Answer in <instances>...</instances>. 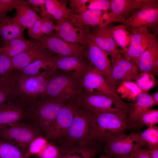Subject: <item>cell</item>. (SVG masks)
I'll list each match as a JSON object with an SVG mask.
<instances>
[{
    "mask_svg": "<svg viewBox=\"0 0 158 158\" xmlns=\"http://www.w3.org/2000/svg\"><path fill=\"white\" fill-rule=\"evenodd\" d=\"M61 144L100 152L103 149L100 130L89 109L80 106Z\"/></svg>",
    "mask_w": 158,
    "mask_h": 158,
    "instance_id": "6da1fadb",
    "label": "cell"
},
{
    "mask_svg": "<svg viewBox=\"0 0 158 158\" xmlns=\"http://www.w3.org/2000/svg\"><path fill=\"white\" fill-rule=\"evenodd\" d=\"M66 102L46 95L42 96L26 106L24 121L35 126L42 135L47 138L51 124Z\"/></svg>",
    "mask_w": 158,
    "mask_h": 158,
    "instance_id": "7a4b0ae2",
    "label": "cell"
},
{
    "mask_svg": "<svg viewBox=\"0 0 158 158\" xmlns=\"http://www.w3.org/2000/svg\"><path fill=\"white\" fill-rule=\"evenodd\" d=\"M83 91L81 78L57 70L47 77L45 95L67 102L76 101Z\"/></svg>",
    "mask_w": 158,
    "mask_h": 158,
    "instance_id": "3957f363",
    "label": "cell"
},
{
    "mask_svg": "<svg viewBox=\"0 0 158 158\" xmlns=\"http://www.w3.org/2000/svg\"><path fill=\"white\" fill-rule=\"evenodd\" d=\"M90 110L100 130L104 145L107 142L125 135L127 131L132 130L127 119L130 110L117 112Z\"/></svg>",
    "mask_w": 158,
    "mask_h": 158,
    "instance_id": "277c9868",
    "label": "cell"
},
{
    "mask_svg": "<svg viewBox=\"0 0 158 158\" xmlns=\"http://www.w3.org/2000/svg\"><path fill=\"white\" fill-rule=\"evenodd\" d=\"M15 72L11 75L18 100L26 106L45 95L47 75L28 76Z\"/></svg>",
    "mask_w": 158,
    "mask_h": 158,
    "instance_id": "5b68a950",
    "label": "cell"
},
{
    "mask_svg": "<svg viewBox=\"0 0 158 158\" xmlns=\"http://www.w3.org/2000/svg\"><path fill=\"white\" fill-rule=\"evenodd\" d=\"M111 11L105 12L104 26L113 22L122 23L134 12L158 6L157 0H110Z\"/></svg>",
    "mask_w": 158,
    "mask_h": 158,
    "instance_id": "8992f818",
    "label": "cell"
},
{
    "mask_svg": "<svg viewBox=\"0 0 158 158\" xmlns=\"http://www.w3.org/2000/svg\"><path fill=\"white\" fill-rule=\"evenodd\" d=\"M76 101L80 106L91 110L117 112L130 109L131 104L121 102L107 95L94 91L83 90Z\"/></svg>",
    "mask_w": 158,
    "mask_h": 158,
    "instance_id": "52a82bcc",
    "label": "cell"
},
{
    "mask_svg": "<svg viewBox=\"0 0 158 158\" xmlns=\"http://www.w3.org/2000/svg\"><path fill=\"white\" fill-rule=\"evenodd\" d=\"M80 106L75 101L67 102L60 110L49 129L47 139L56 146L64 141Z\"/></svg>",
    "mask_w": 158,
    "mask_h": 158,
    "instance_id": "ba28073f",
    "label": "cell"
},
{
    "mask_svg": "<svg viewBox=\"0 0 158 158\" xmlns=\"http://www.w3.org/2000/svg\"><path fill=\"white\" fill-rule=\"evenodd\" d=\"M40 136H43L35 126L24 121L0 129V139L17 145L26 152L30 142Z\"/></svg>",
    "mask_w": 158,
    "mask_h": 158,
    "instance_id": "9c48e42d",
    "label": "cell"
},
{
    "mask_svg": "<svg viewBox=\"0 0 158 158\" xmlns=\"http://www.w3.org/2000/svg\"><path fill=\"white\" fill-rule=\"evenodd\" d=\"M84 34L87 47L85 52L86 57L92 65L102 73L108 83L114 89L111 79V66L108 58L109 54L96 44L89 28L85 30Z\"/></svg>",
    "mask_w": 158,
    "mask_h": 158,
    "instance_id": "30bf717a",
    "label": "cell"
},
{
    "mask_svg": "<svg viewBox=\"0 0 158 158\" xmlns=\"http://www.w3.org/2000/svg\"><path fill=\"white\" fill-rule=\"evenodd\" d=\"M35 42L40 47L58 55L87 59L85 55V46L68 42L54 35L43 36L40 40Z\"/></svg>",
    "mask_w": 158,
    "mask_h": 158,
    "instance_id": "8fae6325",
    "label": "cell"
},
{
    "mask_svg": "<svg viewBox=\"0 0 158 158\" xmlns=\"http://www.w3.org/2000/svg\"><path fill=\"white\" fill-rule=\"evenodd\" d=\"M144 146L147 147V143L137 133L132 132L106 142L103 150L105 154L113 157L130 154L135 150Z\"/></svg>",
    "mask_w": 158,
    "mask_h": 158,
    "instance_id": "7c38bea8",
    "label": "cell"
},
{
    "mask_svg": "<svg viewBox=\"0 0 158 158\" xmlns=\"http://www.w3.org/2000/svg\"><path fill=\"white\" fill-rule=\"evenodd\" d=\"M83 90L102 93L121 102H124L116 91L108 83L104 75L92 65L81 78Z\"/></svg>",
    "mask_w": 158,
    "mask_h": 158,
    "instance_id": "4fadbf2b",
    "label": "cell"
},
{
    "mask_svg": "<svg viewBox=\"0 0 158 158\" xmlns=\"http://www.w3.org/2000/svg\"><path fill=\"white\" fill-rule=\"evenodd\" d=\"M121 53H118L112 59L111 79L114 89L116 91L123 82H134L139 74L138 67L126 60Z\"/></svg>",
    "mask_w": 158,
    "mask_h": 158,
    "instance_id": "5bb4252c",
    "label": "cell"
},
{
    "mask_svg": "<svg viewBox=\"0 0 158 158\" xmlns=\"http://www.w3.org/2000/svg\"><path fill=\"white\" fill-rule=\"evenodd\" d=\"M26 106L18 100L10 101L0 106V129L25 121Z\"/></svg>",
    "mask_w": 158,
    "mask_h": 158,
    "instance_id": "9a60e30c",
    "label": "cell"
},
{
    "mask_svg": "<svg viewBox=\"0 0 158 158\" xmlns=\"http://www.w3.org/2000/svg\"><path fill=\"white\" fill-rule=\"evenodd\" d=\"M121 23L133 30L145 27H154L158 23V6L137 11Z\"/></svg>",
    "mask_w": 158,
    "mask_h": 158,
    "instance_id": "2e32d148",
    "label": "cell"
},
{
    "mask_svg": "<svg viewBox=\"0 0 158 158\" xmlns=\"http://www.w3.org/2000/svg\"><path fill=\"white\" fill-rule=\"evenodd\" d=\"M151 96L147 92H141L137 96L135 102L131 104L127 119L132 130L140 129V120L142 115L154 106Z\"/></svg>",
    "mask_w": 158,
    "mask_h": 158,
    "instance_id": "e0dca14e",
    "label": "cell"
},
{
    "mask_svg": "<svg viewBox=\"0 0 158 158\" xmlns=\"http://www.w3.org/2000/svg\"><path fill=\"white\" fill-rule=\"evenodd\" d=\"M109 24L104 26L92 27V35L96 44L110 54L113 59L118 53H123L116 45L111 34L113 28Z\"/></svg>",
    "mask_w": 158,
    "mask_h": 158,
    "instance_id": "ac0fdd59",
    "label": "cell"
},
{
    "mask_svg": "<svg viewBox=\"0 0 158 158\" xmlns=\"http://www.w3.org/2000/svg\"><path fill=\"white\" fill-rule=\"evenodd\" d=\"M92 65L87 59L58 55L56 59L54 67L56 70L61 69L82 78Z\"/></svg>",
    "mask_w": 158,
    "mask_h": 158,
    "instance_id": "d6986e66",
    "label": "cell"
},
{
    "mask_svg": "<svg viewBox=\"0 0 158 158\" xmlns=\"http://www.w3.org/2000/svg\"><path fill=\"white\" fill-rule=\"evenodd\" d=\"M55 29V36L70 43L87 46L83 30L76 27L68 18L60 23H56Z\"/></svg>",
    "mask_w": 158,
    "mask_h": 158,
    "instance_id": "ffe728a7",
    "label": "cell"
},
{
    "mask_svg": "<svg viewBox=\"0 0 158 158\" xmlns=\"http://www.w3.org/2000/svg\"><path fill=\"white\" fill-rule=\"evenodd\" d=\"M51 52L37 44L36 45L11 58L13 71L20 70L38 60L49 57L52 56Z\"/></svg>",
    "mask_w": 158,
    "mask_h": 158,
    "instance_id": "44dd1931",
    "label": "cell"
},
{
    "mask_svg": "<svg viewBox=\"0 0 158 158\" xmlns=\"http://www.w3.org/2000/svg\"><path fill=\"white\" fill-rule=\"evenodd\" d=\"M105 12L99 10L88 9L79 14L69 13L68 18L78 28L89 26H103L104 21L103 15Z\"/></svg>",
    "mask_w": 158,
    "mask_h": 158,
    "instance_id": "7402d4cb",
    "label": "cell"
},
{
    "mask_svg": "<svg viewBox=\"0 0 158 158\" xmlns=\"http://www.w3.org/2000/svg\"><path fill=\"white\" fill-rule=\"evenodd\" d=\"M14 8L16 13L13 18L24 29L31 27L40 17L27 1L18 0Z\"/></svg>",
    "mask_w": 158,
    "mask_h": 158,
    "instance_id": "603a6c76",
    "label": "cell"
},
{
    "mask_svg": "<svg viewBox=\"0 0 158 158\" xmlns=\"http://www.w3.org/2000/svg\"><path fill=\"white\" fill-rule=\"evenodd\" d=\"M24 30L13 18L6 16L0 19V36L4 44L23 37Z\"/></svg>",
    "mask_w": 158,
    "mask_h": 158,
    "instance_id": "cb8c5ba5",
    "label": "cell"
},
{
    "mask_svg": "<svg viewBox=\"0 0 158 158\" xmlns=\"http://www.w3.org/2000/svg\"><path fill=\"white\" fill-rule=\"evenodd\" d=\"M56 57V56L52 55L48 58L40 59L21 69L16 71L26 75L35 76L43 75L41 73V70H43L49 76L56 70L54 67Z\"/></svg>",
    "mask_w": 158,
    "mask_h": 158,
    "instance_id": "d4e9b609",
    "label": "cell"
},
{
    "mask_svg": "<svg viewBox=\"0 0 158 158\" xmlns=\"http://www.w3.org/2000/svg\"><path fill=\"white\" fill-rule=\"evenodd\" d=\"M37 44L35 42L26 40L23 37L13 40L0 47V54L12 58Z\"/></svg>",
    "mask_w": 158,
    "mask_h": 158,
    "instance_id": "484cf974",
    "label": "cell"
},
{
    "mask_svg": "<svg viewBox=\"0 0 158 158\" xmlns=\"http://www.w3.org/2000/svg\"><path fill=\"white\" fill-rule=\"evenodd\" d=\"M158 54V42L156 37L152 40L139 57L138 67L141 73L151 74L153 62L155 56Z\"/></svg>",
    "mask_w": 158,
    "mask_h": 158,
    "instance_id": "4316f807",
    "label": "cell"
},
{
    "mask_svg": "<svg viewBox=\"0 0 158 158\" xmlns=\"http://www.w3.org/2000/svg\"><path fill=\"white\" fill-rule=\"evenodd\" d=\"M56 146L59 151L57 158H91L100 152L97 150L86 149L63 144Z\"/></svg>",
    "mask_w": 158,
    "mask_h": 158,
    "instance_id": "83f0119b",
    "label": "cell"
},
{
    "mask_svg": "<svg viewBox=\"0 0 158 158\" xmlns=\"http://www.w3.org/2000/svg\"><path fill=\"white\" fill-rule=\"evenodd\" d=\"M148 30L147 27L135 30H132L130 45L126 53L123 54V56L126 60L137 66L135 59L137 51L143 37Z\"/></svg>",
    "mask_w": 158,
    "mask_h": 158,
    "instance_id": "f1b7e54d",
    "label": "cell"
},
{
    "mask_svg": "<svg viewBox=\"0 0 158 158\" xmlns=\"http://www.w3.org/2000/svg\"><path fill=\"white\" fill-rule=\"evenodd\" d=\"M16 99L17 95L11 73L0 78V106Z\"/></svg>",
    "mask_w": 158,
    "mask_h": 158,
    "instance_id": "f546056e",
    "label": "cell"
},
{
    "mask_svg": "<svg viewBox=\"0 0 158 158\" xmlns=\"http://www.w3.org/2000/svg\"><path fill=\"white\" fill-rule=\"evenodd\" d=\"M46 12L52 15L60 23L68 18L69 12L66 3L61 1L46 0L45 4Z\"/></svg>",
    "mask_w": 158,
    "mask_h": 158,
    "instance_id": "4dcf8cb0",
    "label": "cell"
},
{
    "mask_svg": "<svg viewBox=\"0 0 158 158\" xmlns=\"http://www.w3.org/2000/svg\"><path fill=\"white\" fill-rule=\"evenodd\" d=\"M111 32L116 44L122 49L123 54H124L130 45L132 34L123 24L113 27Z\"/></svg>",
    "mask_w": 158,
    "mask_h": 158,
    "instance_id": "1f68e13d",
    "label": "cell"
},
{
    "mask_svg": "<svg viewBox=\"0 0 158 158\" xmlns=\"http://www.w3.org/2000/svg\"><path fill=\"white\" fill-rule=\"evenodd\" d=\"M25 153L17 145L0 138V158H27Z\"/></svg>",
    "mask_w": 158,
    "mask_h": 158,
    "instance_id": "d6a6232c",
    "label": "cell"
},
{
    "mask_svg": "<svg viewBox=\"0 0 158 158\" xmlns=\"http://www.w3.org/2000/svg\"><path fill=\"white\" fill-rule=\"evenodd\" d=\"M117 93L119 92L122 98L128 100L135 101L141 90L134 82H125L117 88Z\"/></svg>",
    "mask_w": 158,
    "mask_h": 158,
    "instance_id": "836d02e7",
    "label": "cell"
},
{
    "mask_svg": "<svg viewBox=\"0 0 158 158\" xmlns=\"http://www.w3.org/2000/svg\"><path fill=\"white\" fill-rule=\"evenodd\" d=\"M138 134L147 143L150 150L158 148V128L155 126L148 127L143 132L138 131Z\"/></svg>",
    "mask_w": 158,
    "mask_h": 158,
    "instance_id": "e575fe53",
    "label": "cell"
},
{
    "mask_svg": "<svg viewBox=\"0 0 158 158\" xmlns=\"http://www.w3.org/2000/svg\"><path fill=\"white\" fill-rule=\"evenodd\" d=\"M49 142L45 137L40 136L34 139L30 143L25 153V157L30 158L32 156H36Z\"/></svg>",
    "mask_w": 158,
    "mask_h": 158,
    "instance_id": "d590c367",
    "label": "cell"
},
{
    "mask_svg": "<svg viewBox=\"0 0 158 158\" xmlns=\"http://www.w3.org/2000/svg\"><path fill=\"white\" fill-rule=\"evenodd\" d=\"M158 122V110L152 109L145 112L142 116L140 122V129L145 125L149 127L155 126Z\"/></svg>",
    "mask_w": 158,
    "mask_h": 158,
    "instance_id": "8d00e7d4",
    "label": "cell"
},
{
    "mask_svg": "<svg viewBox=\"0 0 158 158\" xmlns=\"http://www.w3.org/2000/svg\"><path fill=\"white\" fill-rule=\"evenodd\" d=\"M142 75L138 78H137V84L142 92H147L148 90L155 85L153 75L147 73H141Z\"/></svg>",
    "mask_w": 158,
    "mask_h": 158,
    "instance_id": "74e56055",
    "label": "cell"
},
{
    "mask_svg": "<svg viewBox=\"0 0 158 158\" xmlns=\"http://www.w3.org/2000/svg\"><path fill=\"white\" fill-rule=\"evenodd\" d=\"M59 154L58 147L54 144L49 142L36 156L38 158H57Z\"/></svg>",
    "mask_w": 158,
    "mask_h": 158,
    "instance_id": "f35d334b",
    "label": "cell"
},
{
    "mask_svg": "<svg viewBox=\"0 0 158 158\" xmlns=\"http://www.w3.org/2000/svg\"><path fill=\"white\" fill-rule=\"evenodd\" d=\"M13 71L11 58L0 54V78L10 75Z\"/></svg>",
    "mask_w": 158,
    "mask_h": 158,
    "instance_id": "ab89813d",
    "label": "cell"
},
{
    "mask_svg": "<svg viewBox=\"0 0 158 158\" xmlns=\"http://www.w3.org/2000/svg\"><path fill=\"white\" fill-rule=\"evenodd\" d=\"M156 37V34L151 33L148 30L143 37L138 48L136 56V62L138 67L139 59L142 54L146 49L150 42Z\"/></svg>",
    "mask_w": 158,
    "mask_h": 158,
    "instance_id": "60d3db41",
    "label": "cell"
},
{
    "mask_svg": "<svg viewBox=\"0 0 158 158\" xmlns=\"http://www.w3.org/2000/svg\"><path fill=\"white\" fill-rule=\"evenodd\" d=\"M87 6L88 9L96 10L108 12L111 11V1L91 0Z\"/></svg>",
    "mask_w": 158,
    "mask_h": 158,
    "instance_id": "b9f144b4",
    "label": "cell"
},
{
    "mask_svg": "<svg viewBox=\"0 0 158 158\" xmlns=\"http://www.w3.org/2000/svg\"><path fill=\"white\" fill-rule=\"evenodd\" d=\"M90 0H71L70 8H68L69 13L77 14L82 13L88 10L86 5Z\"/></svg>",
    "mask_w": 158,
    "mask_h": 158,
    "instance_id": "7bdbcfd3",
    "label": "cell"
},
{
    "mask_svg": "<svg viewBox=\"0 0 158 158\" xmlns=\"http://www.w3.org/2000/svg\"><path fill=\"white\" fill-rule=\"evenodd\" d=\"M43 20V17H40L32 26L28 29L29 36L35 41L39 40L43 36L41 32Z\"/></svg>",
    "mask_w": 158,
    "mask_h": 158,
    "instance_id": "ee69618b",
    "label": "cell"
},
{
    "mask_svg": "<svg viewBox=\"0 0 158 158\" xmlns=\"http://www.w3.org/2000/svg\"><path fill=\"white\" fill-rule=\"evenodd\" d=\"M55 28V26L52 21L48 18L43 17L41 28L42 34L43 36L44 35L47 36L51 35Z\"/></svg>",
    "mask_w": 158,
    "mask_h": 158,
    "instance_id": "f6af8a7d",
    "label": "cell"
},
{
    "mask_svg": "<svg viewBox=\"0 0 158 158\" xmlns=\"http://www.w3.org/2000/svg\"><path fill=\"white\" fill-rule=\"evenodd\" d=\"M13 10L12 5L9 1L6 0H0V19L6 16L8 12Z\"/></svg>",
    "mask_w": 158,
    "mask_h": 158,
    "instance_id": "bcb514c9",
    "label": "cell"
},
{
    "mask_svg": "<svg viewBox=\"0 0 158 158\" xmlns=\"http://www.w3.org/2000/svg\"><path fill=\"white\" fill-rule=\"evenodd\" d=\"M130 155L132 158H151L148 150L142 148L135 150Z\"/></svg>",
    "mask_w": 158,
    "mask_h": 158,
    "instance_id": "7dc6e473",
    "label": "cell"
},
{
    "mask_svg": "<svg viewBox=\"0 0 158 158\" xmlns=\"http://www.w3.org/2000/svg\"><path fill=\"white\" fill-rule=\"evenodd\" d=\"M46 0H28L27 2L30 5L35 6L36 7H37L39 6H40L43 12L44 13L46 11L44 10L45 8V4Z\"/></svg>",
    "mask_w": 158,
    "mask_h": 158,
    "instance_id": "c3c4849f",
    "label": "cell"
},
{
    "mask_svg": "<svg viewBox=\"0 0 158 158\" xmlns=\"http://www.w3.org/2000/svg\"><path fill=\"white\" fill-rule=\"evenodd\" d=\"M148 150L151 158H158V148Z\"/></svg>",
    "mask_w": 158,
    "mask_h": 158,
    "instance_id": "681fc988",
    "label": "cell"
},
{
    "mask_svg": "<svg viewBox=\"0 0 158 158\" xmlns=\"http://www.w3.org/2000/svg\"><path fill=\"white\" fill-rule=\"evenodd\" d=\"M155 105H158V92L157 91L154 94L151 95Z\"/></svg>",
    "mask_w": 158,
    "mask_h": 158,
    "instance_id": "f907efd6",
    "label": "cell"
},
{
    "mask_svg": "<svg viewBox=\"0 0 158 158\" xmlns=\"http://www.w3.org/2000/svg\"><path fill=\"white\" fill-rule=\"evenodd\" d=\"M112 157L113 158H132L130 154L116 156Z\"/></svg>",
    "mask_w": 158,
    "mask_h": 158,
    "instance_id": "816d5d0a",
    "label": "cell"
},
{
    "mask_svg": "<svg viewBox=\"0 0 158 158\" xmlns=\"http://www.w3.org/2000/svg\"><path fill=\"white\" fill-rule=\"evenodd\" d=\"M98 158H113V157L105 154H102Z\"/></svg>",
    "mask_w": 158,
    "mask_h": 158,
    "instance_id": "f5cc1de1",
    "label": "cell"
},
{
    "mask_svg": "<svg viewBox=\"0 0 158 158\" xmlns=\"http://www.w3.org/2000/svg\"><path fill=\"white\" fill-rule=\"evenodd\" d=\"M95 156H93V157H92L91 158H95Z\"/></svg>",
    "mask_w": 158,
    "mask_h": 158,
    "instance_id": "db71d44e",
    "label": "cell"
},
{
    "mask_svg": "<svg viewBox=\"0 0 158 158\" xmlns=\"http://www.w3.org/2000/svg\"><path fill=\"white\" fill-rule=\"evenodd\" d=\"M1 47V46L0 44V47Z\"/></svg>",
    "mask_w": 158,
    "mask_h": 158,
    "instance_id": "11a10c76",
    "label": "cell"
}]
</instances>
